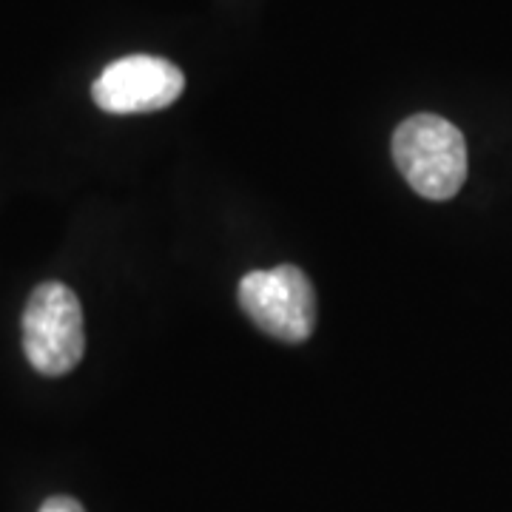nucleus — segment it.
Masks as SVG:
<instances>
[{
  "instance_id": "nucleus-1",
  "label": "nucleus",
  "mask_w": 512,
  "mask_h": 512,
  "mask_svg": "<svg viewBox=\"0 0 512 512\" xmlns=\"http://www.w3.org/2000/svg\"><path fill=\"white\" fill-rule=\"evenodd\" d=\"M393 160L424 200H450L467 180L464 134L439 114H413L393 134Z\"/></svg>"
},
{
  "instance_id": "nucleus-2",
  "label": "nucleus",
  "mask_w": 512,
  "mask_h": 512,
  "mask_svg": "<svg viewBox=\"0 0 512 512\" xmlns=\"http://www.w3.org/2000/svg\"><path fill=\"white\" fill-rule=\"evenodd\" d=\"M23 350L43 376H63L83 359V308L69 285L43 282L32 291L23 311Z\"/></svg>"
},
{
  "instance_id": "nucleus-3",
  "label": "nucleus",
  "mask_w": 512,
  "mask_h": 512,
  "mask_svg": "<svg viewBox=\"0 0 512 512\" xmlns=\"http://www.w3.org/2000/svg\"><path fill=\"white\" fill-rule=\"evenodd\" d=\"M239 305L256 328L279 342L299 345L316 328V291L296 265L251 271L239 279Z\"/></svg>"
},
{
  "instance_id": "nucleus-4",
  "label": "nucleus",
  "mask_w": 512,
  "mask_h": 512,
  "mask_svg": "<svg viewBox=\"0 0 512 512\" xmlns=\"http://www.w3.org/2000/svg\"><path fill=\"white\" fill-rule=\"evenodd\" d=\"M185 74L165 57L131 55L114 60L94 80V103L109 114H146L180 100Z\"/></svg>"
},
{
  "instance_id": "nucleus-5",
  "label": "nucleus",
  "mask_w": 512,
  "mask_h": 512,
  "mask_svg": "<svg viewBox=\"0 0 512 512\" xmlns=\"http://www.w3.org/2000/svg\"><path fill=\"white\" fill-rule=\"evenodd\" d=\"M40 512H86L83 510V504L72 498V495H52V498H46L43 501V507Z\"/></svg>"
}]
</instances>
